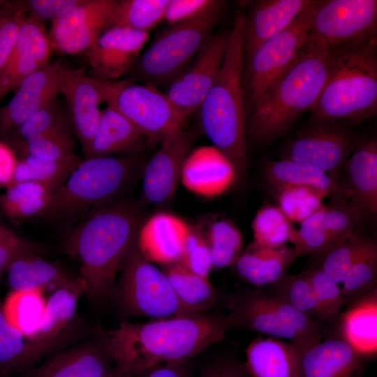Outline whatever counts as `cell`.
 Here are the masks:
<instances>
[{
	"label": "cell",
	"mask_w": 377,
	"mask_h": 377,
	"mask_svg": "<svg viewBox=\"0 0 377 377\" xmlns=\"http://www.w3.org/2000/svg\"><path fill=\"white\" fill-rule=\"evenodd\" d=\"M231 325L227 315L205 311L145 323L124 320L114 330L97 327L96 336L114 367L135 377L161 364L189 360L222 341Z\"/></svg>",
	"instance_id": "6da1fadb"
},
{
	"label": "cell",
	"mask_w": 377,
	"mask_h": 377,
	"mask_svg": "<svg viewBox=\"0 0 377 377\" xmlns=\"http://www.w3.org/2000/svg\"><path fill=\"white\" fill-rule=\"evenodd\" d=\"M135 205L121 201L106 205L71 228L64 235L65 252L81 262L79 276L91 304L111 298L121 266L140 226Z\"/></svg>",
	"instance_id": "7a4b0ae2"
},
{
	"label": "cell",
	"mask_w": 377,
	"mask_h": 377,
	"mask_svg": "<svg viewBox=\"0 0 377 377\" xmlns=\"http://www.w3.org/2000/svg\"><path fill=\"white\" fill-rule=\"evenodd\" d=\"M329 50L307 38L289 67L250 107L246 133L258 145H269L313 108L326 79Z\"/></svg>",
	"instance_id": "3957f363"
},
{
	"label": "cell",
	"mask_w": 377,
	"mask_h": 377,
	"mask_svg": "<svg viewBox=\"0 0 377 377\" xmlns=\"http://www.w3.org/2000/svg\"><path fill=\"white\" fill-rule=\"evenodd\" d=\"M327 75L311 124L362 121L377 112V37L329 48Z\"/></svg>",
	"instance_id": "277c9868"
},
{
	"label": "cell",
	"mask_w": 377,
	"mask_h": 377,
	"mask_svg": "<svg viewBox=\"0 0 377 377\" xmlns=\"http://www.w3.org/2000/svg\"><path fill=\"white\" fill-rule=\"evenodd\" d=\"M242 22L243 12L238 10L218 75L198 108L203 131L230 161L238 179L244 177L247 166Z\"/></svg>",
	"instance_id": "5b68a950"
},
{
	"label": "cell",
	"mask_w": 377,
	"mask_h": 377,
	"mask_svg": "<svg viewBox=\"0 0 377 377\" xmlns=\"http://www.w3.org/2000/svg\"><path fill=\"white\" fill-rule=\"evenodd\" d=\"M138 168V158L133 155L85 158L51 195L40 216L81 221L123 192Z\"/></svg>",
	"instance_id": "8992f818"
},
{
	"label": "cell",
	"mask_w": 377,
	"mask_h": 377,
	"mask_svg": "<svg viewBox=\"0 0 377 377\" xmlns=\"http://www.w3.org/2000/svg\"><path fill=\"white\" fill-rule=\"evenodd\" d=\"M225 2L185 22L170 25L140 53L126 73L127 80L157 86L168 84L180 74L213 36Z\"/></svg>",
	"instance_id": "52a82bcc"
},
{
	"label": "cell",
	"mask_w": 377,
	"mask_h": 377,
	"mask_svg": "<svg viewBox=\"0 0 377 377\" xmlns=\"http://www.w3.org/2000/svg\"><path fill=\"white\" fill-rule=\"evenodd\" d=\"M231 327L257 332L309 347L332 335L325 326L262 288L237 290L227 299Z\"/></svg>",
	"instance_id": "ba28073f"
},
{
	"label": "cell",
	"mask_w": 377,
	"mask_h": 377,
	"mask_svg": "<svg viewBox=\"0 0 377 377\" xmlns=\"http://www.w3.org/2000/svg\"><path fill=\"white\" fill-rule=\"evenodd\" d=\"M119 272L111 298L124 316L157 319L195 313L179 300L163 271L141 253L136 239Z\"/></svg>",
	"instance_id": "9c48e42d"
},
{
	"label": "cell",
	"mask_w": 377,
	"mask_h": 377,
	"mask_svg": "<svg viewBox=\"0 0 377 377\" xmlns=\"http://www.w3.org/2000/svg\"><path fill=\"white\" fill-rule=\"evenodd\" d=\"M96 81L107 105L140 130L148 142H161L184 128L187 118L157 87L127 80Z\"/></svg>",
	"instance_id": "30bf717a"
},
{
	"label": "cell",
	"mask_w": 377,
	"mask_h": 377,
	"mask_svg": "<svg viewBox=\"0 0 377 377\" xmlns=\"http://www.w3.org/2000/svg\"><path fill=\"white\" fill-rule=\"evenodd\" d=\"M314 2L285 30L261 44L244 62L245 107H250L289 67L308 38Z\"/></svg>",
	"instance_id": "8fae6325"
},
{
	"label": "cell",
	"mask_w": 377,
	"mask_h": 377,
	"mask_svg": "<svg viewBox=\"0 0 377 377\" xmlns=\"http://www.w3.org/2000/svg\"><path fill=\"white\" fill-rule=\"evenodd\" d=\"M376 36V0H316L309 24V39L331 48Z\"/></svg>",
	"instance_id": "7c38bea8"
},
{
	"label": "cell",
	"mask_w": 377,
	"mask_h": 377,
	"mask_svg": "<svg viewBox=\"0 0 377 377\" xmlns=\"http://www.w3.org/2000/svg\"><path fill=\"white\" fill-rule=\"evenodd\" d=\"M116 0H82L52 22L47 33L52 51L66 54L84 53L113 24Z\"/></svg>",
	"instance_id": "4fadbf2b"
},
{
	"label": "cell",
	"mask_w": 377,
	"mask_h": 377,
	"mask_svg": "<svg viewBox=\"0 0 377 377\" xmlns=\"http://www.w3.org/2000/svg\"><path fill=\"white\" fill-rule=\"evenodd\" d=\"M353 150V138L343 128L335 123L312 124L288 142L282 159L315 165L340 180Z\"/></svg>",
	"instance_id": "5bb4252c"
},
{
	"label": "cell",
	"mask_w": 377,
	"mask_h": 377,
	"mask_svg": "<svg viewBox=\"0 0 377 377\" xmlns=\"http://www.w3.org/2000/svg\"><path fill=\"white\" fill-rule=\"evenodd\" d=\"M228 33L220 31L200 49L188 66L166 87V95L186 118L198 110L221 68Z\"/></svg>",
	"instance_id": "9a60e30c"
},
{
	"label": "cell",
	"mask_w": 377,
	"mask_h": 377,
	"mask_svg": "<svg viewBox=\"0 0 377 377\" xmlns=\"http://www.w3.org/2000/svg\"><path fill=\"white\" fill-rule=\"evenodd\" d=\"M149 38V33L114 27L102 33L84 52L91 78L116 81L133 66Z\"/></svg>",
	"instance_id": "2e32d148"
},
{
	"label": "cell",
	"mask_w": 377,
	"mask_h": 377,
	"mask_svg": "<svg viewBox=\"0 0 377 377\" xmlns=\"http://www.w3.org/2000/svg\"><path fill=\"white\" fill-rule=\"evenodd\" d=\"M60 94L66 100L67 112L75 132L86 154L97 131L104 102L96 80L84 68L60 71Z\"/></svg>",
	"instance_id": "e0dca14e"
},
{
	"label": "cell",
	"mask_w": 377,
	"mask_h": 377,
	"mask_svg": "<svg viewBox=\"0 0 377 377\" xmlns=\"http://www.w3.org/2000/svg\"><path fill=\"white\" fill-rule=\"evenodd\" d=\"M192 140L191 133L182 128L161 142V147L144 170L142 191L148 202H164L175 194L184 161L191 151Z\"/></svg>",
	"instance_id": "ac0fdd59"
},
{
	"label": "cell",
	"mask_w": 377,
	"mask_h": 377,
	"mask_svg": "<svg viewBox=\"0 0 377 377\" xmlns=\"http://www.w3.org/2000/svg\"><path fill=\"white\" fill-rule=\"evenodd\" d=\"M61 60L49 62L25 77L0 109V135L15 129L60 94Z\"/></svg>",
	"instance_id": "d6986e66"
},
{
	"label": "cell",
	"mask_w": 377,
	"mask_h": 377,
	"mask_svg": "<svg viewBox=\"0 0 377 377\" xmlns=\"http://www.w3.org/2000/svg\"><path fill=\"white\" fill-rule=\"evenodd\" d=\"M51 48L43 21L27 15L15 43L0 68V100L28 75L49 63Z\"/></svg>",
	"instance_id": "ffe728a7"
},
{
	"label": "cell",
	"mask_w": 377,
	"mask_h": 377,
	"mask_svg": "<svg viewBox=\"0 0 377 377\" xmlns=\"http://www.w3.org/2000/svg\"><path fill=\"white\" fill-rule=\"evenodd\" d=\"M314 0H257L243 13V60L263 43L287 29Z\"/></svg>",
	"instance_id": "44dd1931"
},
{
	"label": "cell",
	"mask_w": 377,
	"mask_h": 377,
	"mask_svg": "<svg viewBox=\"0 0 377 377\" xmlns=\"http://www.w3.org/2000/svg\"><path fill=\"white\" fill-rule=\"evenodd\" d=\"M84 293L79 276L71 286L57 288L47 300L45 313L32 339L50 353L59 350L77 334V304Z\"/></svg>",
	"instance_id": "7402d4cb"
},
{
	"label": "cell",
	"mask_w": 377,
	"mask_h": 377,
	"mask_svg": "<svg viewBox=\"0 0 377 377\" xmlns=\"http://www.w3.org/2000/svg\"><path fill=\"white\" fill-rule=\"evenodd\" d=\"M237 179L230 161L214 145L191 150L184 161L180 175L185 188L205 197L224 193Z\"/></svg>",
	"instance_id": "603a6c76"
},
{
	"label": "cell",
	"mask_w": 377,
	"mask_h": 377,
	"mask_svg": "<svg viewBox=\"0 0 377 377\" xmlns=\"http://www.w3.org/2000/svg\"><path fill=\"white\" fill-rule=\"evenodd\" d=\"M114 365L98 337L58 350L43 364L25 373L24 377H99Z\"/></svg>",
	"instance_id": "cb8c5ba5"
},
{
	"label": "cell",
	"mask_w": 377,
	"mask_h": 377,
	"mask_svg": "<svg viewBox=\"0 0 377 377\" xmlns=\"http://www.w3.org/2000/svg\"><path fill=\"white\" fill-rule=\"evenodd\" d=\"M190 230V227L179 217L169 213H158L140 226L137 246L151 263L166 265L179 263Z\"/></svg>",
	"instance_id": "d4e9b609"
},
{
	"label": "cell",
	"mask_w": 377,
	"mask_h": 377,
	"mask_svg": "<svg viewBox=\"0 0 377 377\" xmlns=\"http://www.w3.org/2000/svg\"><path fill=\"white\" fill-rule=\"evenodd\" d=\"M364 359L339 334L303 350L299 377H360Z\"/></svg>",
	"instance_id": "484cf974"
},
{
	"label": "cell",
	"mask_w": 377,
	"mask_h": 377,
	"mask_svg": "<svg viewBox=\"0 0 377 377\" xmlns=\"http://www.w3.org/2000/svg\"><path fill=\"white\" fill-rule=\"evenodd\" d=\"M343 191L366 218L377 212V141L361 143L348 158L343 170Z\"/></svg>",
	"instance_id": "4316f807"
},
{
	"label": "cell",
	"mask_w": 377,
	"mask_h": 377,
	"mask_svg": "<svg viewBox=\"0 0 377 377\" xmlns=\"http://www.w3.org/2000/svg\"><path fill=\"white\" fill-rule=\"evenodd\" d=\"M304 348L277 338L258 337L246 348L244 364L252 377H299Z\"/></svg>",
	"instance_id": "83f0119b"
},
{
	"label": "cell",
	"mask_w": 377,
	"mask_h": 377,
	"mask_svg": "<svg viewBox=\"0 0 377 377\" xmlns=\"http://www.w3.org/2000/svg\"><path fill=\"white\" fill-rule=\"evenodd\" d=\"M298 258L293 247H266L250 244L234 263L237 274L256 288L271 286L288 274Z\"/></svg>",
	"instance_id": "f1b7e54d"
},
{
	"label": "cell",
	"mask_w": 377,
	"mask_h": 377,
	"mask_svg": "<svg viewBox=\"0 0 377 377\" xmlns=\"http://www.w3.org/2000/svg\"><path fill=\"white\" fill-rule=\"evenodd\" d=\"M352 301L337 320L339 334L363 359L374 357L377 353L376 286Z\"/></svg>",
	"instance_id": "f546056e"
},
{
	"label": "cell",
	"mask_w": 377,
	"mask_h": 377,
	"mask_svg": "<svg viewBox=\"0 0 377 377\" xmlns=\"http://www.w3.org/2000/svg\"><path fill=\"white\" fill-rule=\"evenodd\" d=\"M6 272L11 291L43 293L47 289L71 286L79 278L73 277L64 268L42 258L35 252L16 258Z\"/></svg>",
	"instance_id": "4dcf8cb0"
},
{
	"label": "cell",
	"mask_w": 377,
	"mask_h": 377,
	"mask_svg": "<svg viewBox=\"0 0 377 377\" xmlns=\"http://www.w3.org/2000/svg\"><path fill=\"white\" fill-rule=\"evenodd\" d=\"M145 135L110 106L102 110L97 131L85 158L132 153L142 145Z\"/></svg>",
	"instance_id": "1f68e13d"
},
{
	"label": "cell",
	"mask_w": 377,
	"mask_h": 377,
	"mask_svg": "<svg viewBox=\"0 0 377 377\" xmlns=\"http://www.w3.org/2000/svg\"><path fill=\"white\" fill-rule=\"evenodd\" d=\"M265 175L276 191L290 186H304L330 198L343 191L339 180L332 178L320 168L303 162L287 159L270 161L265 167Z\"/></svg>",
	"instance_id": "d6a6232c"
},
{
	"label": "cell",
	"mask_w": 377,
	"mask_h": 377,
	"mask_svg": "<svg viewBox=\"0 0 377 377\" xmlns=\"http://www.w3.org/2000/svg\"><path fill=\"white\" fill-rule=\"evenodd\" d=\"M50 353L7 321L0 300V375L26 373Z\"/></svg>",
	"instance_id": "836d02e7"
},
{
	"label": "cell",
	"mask_w": 377,
	"mask_h": 377,
	"mask_svg": "<svg viewBox=\"0 0 377 377\" xmlns=\"http://www.w3.org/2000/svg\"><path fill=\"white\" fill-rule=\"evenodd\" d=\"M262 289L325 326L330 327L332 323L336 324L319 300L305 271L288 274Z\"/></svg>",
	"instance_id": "e575fe53"
},
{
	"label": "cell",
	"mask_w": 377,
	"mask_h": 377,
	"mask_svg": "<svg viewBox=\"0 0 377 377\" xmlns=\"http://www.w3.org/2000/svg\"><path fill=\"white\" fill-rule=\"evenodd\" d=\"M177 298L194 313L205 312L218 300V293L208 278L198 275L181 263L169 265L163 270Z\"/></svg>",
	"instance_id": "d590c367"
},
{
	"label": "cell",
	"mask_w": 377,
	"mask_h": 377,
	"mask_svg": "<svg viewBox=\"0 0 377 377\" xmlns=\"http://www.w3.org/2000/svg\"><path fill=\"white\" fill-rule=\"evenodd\" d=\"M14 182L31 181L47 188L52 194L59 189L81 162L74 154L58 160L31 156L18 157Z\"/></svg>",
	"instance_id": "8d00e7d4"
},
{
	"label": "cell",
	"mask_w": 377,
	"mask_h": 377,
	"mask_svg": "<svg viewBox=\"0 0 377 377\" xmlns=\"http://www.w3.org/2000/svg\"><path fill=\"white\" fill-rule=\"evenodd\" d=\"M71 126L67 109L57 98L3 136L13 147L52 131L71 130Z\"/></svg>",
	"instance_id": "74e56055"
},
{
	"label": "cell",
	"mask_w": 377,
	"mask_h": 377,
	"mask_svg": "<svg viewBox=\"0 0 377 377\" xmlns=\"http://www.w3.org/2000/svg\"><path fill=\"white\" fill-rule=\"evenodd\" d=\"M46 303L43 293L10 291L2 302V309L10 325L32 338L39 327Z\"/></svg>",
	"instance_id": "f35d334b"
},
{
	"label": "cell",
	"mask_w": 377,
	"mask_h": 377,
	"mask_svg": "<svg viewBox=\"0 0 377 377\" xmlns=\"http://www.w3.org/2000/svg\"><path fill=\"white\" fill-rule=\"evenodd\" d=\"M377 244L366 237L343 281L342 293L348 300H353L376 286Z\"/></svg>",
	"instance_id": "ab89813d"
},
{
	"label": "cell",
	"mask_w": 377,
	"mask_h": 377,
	"mask_svg": "<svg viewBox=\"0 0 377 377\" xmlns=\"http://www.w3.org/2000/svg\"><path fill=\"white\" fill-rule=\"evenodd\" d=\"M330 199L324 214L332 247L351 236L365 218L343 191Z\"/></svg>",
	"instance_id": "60d3db41"
},
{
	"label": "cell",
	"mask_w": 377,
	"mask_h": 377,
	"mask_svg": "<svg viewBox=\"0 0 377 377\" xmlns=\"http://www.w3.org/2000/svg\"><path fill=\"white\" fill-rule=\"evenodd\" d=\"M168 0H121L114 13V27L149 33L163 20Z\"/></svg>",
	"instance_id": "b9f144b4"
},
{
	"label": "cell",
	"mask_w": 377,
	"mask_h": 377,
	"mask_svg": "<svg viewBox=\"0 0 377 377\" xmlns=\"http://www.w3.org/2000/svg\"><path fill=\"white\" fill-rule=\"evenodd\" d=\"M206 238L210 249L213 269L233 265L242 253V234L229 221L221 219L213 222Z\"/></svg>",
	"instance_id": "7bdbcfd3"
},
{
	"label": "cell",
	"mask_w": 377,
	"mask_h": 377,
	"mask_svg": "<svg viewBox=\"0 0 377 377\" xmlns=\"http://www.w3.org/2000/svg\"><path fill=\"white\" fill-rule=\"evenodd\" d=\"M252 230L253 242L270 248L286 246L295 230L291 221L279 207L271 205L258 211L252 222Z\"/></svg>",
	"instance_id": "ee69618b"
},
{
	"label": "cell",
	"mask_w": 377,
	"mask_h": 377,
	"mask_svg": "<svg viewBox=\"0 0 377 377\" xmlns=\"http://www.w3.org/2000/svg\"><path fill=\"white\" fill-rule=\"evenodd\" d=\"M290 242L298 257H319L332 247L330 237L325 223L324 205L317 212L300 223L293 231Z\"/></svg>",
	"instance_id": "f6af8a7d"
},
{
	"label": "cell",
	"mask_w": 377,
	"mask_h": 377,
	"mask_svg": "<svg viewBox=\"0 0 377 377\" xmlns=\"http://www.w3.org/2000/svg\"><path fill=\"white\" fill-rule=\"evenodd\" d=\"M365 238L360 226L351 236L319 256L316 265L338 284L342 283Z\"/></svg>",
	"instance_id": "bcb514c9"
},
{
	"label": "cell",
	"mask_w": 377,
	"mask_h": 377,
	"mask_svg": "<svg viewBox=\"0 0 377 377\" xmlns=\"http://www.w3.org/2000/svg\"><path fill=\"white\" fill-rule=\"evenodd\" d=\"M20 156L58 160L73 154L75 142L71 130L52 131L10 147Z\"/></svg>",
	"instance_id": "7dc6e473"
},
{
	"label": "cell",
	"mask_w": 377,
	"mask_h": 377,
	"mask_svg": "<svg viewBox=\"0 0 377 377\" xmlns=\"http://www.w3.org/2000/svg\"><path fill=\"white\" fill-rule=\"evenodd\" d=\"M278 207L290 221L301 223L323 206L325 198L304 186H290L276 191Z\"/></svg>",
	"instance_id": "c3c4849f"
},
{
	"label": "cell",
	"mask_w": 377,
	"mask_h": 377,
	"mask_svg": "<svg viewBox=\"0 0 377 377\" xmlns=\"http://www.w3.org/2000/svg\"><path fill=\"white\" fill-rule=\"evenodd\" d=\"M27 15L23 1H0V68L5 64Z\"/></svg>",
	"instance_id": "681fc988"
},
{
	"label": "cell",
	"mask_w": 377,
	"mask_h": 377,
	"mask_svg": "<svg viewBox=\"0 0 377 377\" xmlns=\"http://www.w3.org/2000/svg\"><path fill=\"white\" fill-rule=\"evenodd\" d=\"M305 272L319 300L337 324L347 302L341 288L316 265Z\"/></svg>",
	"instance_id": "f907efd6"
},
{
	"label": "cell",
	"mask_w": 377,
	"mask_h": 377,
	"mask_svg": "<svg viewBox=\"0 0 377 377\" xmlns=\"http://www.w3.org/2000/svg\"><path fill=\"white\" fill-rule=\"evenodd\" d=\"M179 263L193 273L208 278L213 269L211 252L207 238L199 231L191 228Z\"/></svg>",
	"instance_id": "816d5d0a"
},
{
	"label": "cell",
	"mask_w": 377,
	"mask_h": 377,
	"mask_svg": "<svg viewBox=\"0 0 377 377\" xmlns=\"http://www.w3.org/2000/svg\"><path fill=\"white\" fill-rule=\"evenodd\" d=\"M52 193L43 185L31 181L14 182L0 196L1 211L40 198H49Z\"/></svg>",
	"instance_id": "f5cc1de1"
},
{
	"label": "cell",
	"mask_w": 377,
	"mask_h": 377,
	"mask_svg": "<svg viewBox=\"0 0 377 377\" xmlns=\"http://www.w3.org/2000/svg\"><path fill=\"white\" fill-rule=\"evenodd\" d=\"M218 0H168L163 20L170 25L191 20L217 6Z\"/></svg>",
	"instance_id": "db71d44e"
},
{
	"label": "cell",
	"mask_w": 377,
	"mask_h": 377,
	"mask_svg": "<svg viewBox=\"0 0 377 377\" xmlns=\"http://www.w3.org/2000/svg\"><path fill=\"white\" fill-rule=\"evenodd\" d=\"M82 0H24L27 15L52 21L61 17Z\"/></svg>",
	"instance_id": "11a10c76"
},
{
	"label": "cell",
	"mask_w": 377,
	"mask_h": 377,
	"mask_svg": "<svg viewBox=\"0 0 377 377\" xmlns=\"http://www.w3.org/2000/svg\"><path fill=\"white\" fill-rule=\"evenodd\" d=\"M198 377H252L244 363L231 356L217 357L207 363Z\"/></svg>",
	"instance_id": "9f6ffc18"
},
{
	"label": "cell",
	"mask_w": 377,
	"mask_h": 377,
	"mask_svg": "<svg viewBox=\"0 0 377 377\" xmlns=\"http://www.w3.org/2000/svg\"><path fill=\"white\" fill-rule=\"evenodd\" d=\"M18 158L14 151L0 142V186L6 188L14 183L15 172Z\"/></svg>",
	"instance_id": "6f0895ef"
},
{
	"label": "cell",
	"mask_w": 377,
	"mask_h": 377,
	"mask_svg": "<svg viewBox=\"0 0 377 377\" xmlns=\"http://www.w3.org/2000/svg\"><path fill=\"white\" fill-rule=\"evenodd\" d=\"M30 252L37 253L38 250L22 239L17 242L0 244V276L6 271L14 259Z\"/></svg>",
	"instance_id": "680465c9"
},
{
	"label": "cell",
	"mask_w": 377,
	"mask_h": 377,
	"mask_svg": "<svg viewBox=\"0 0 377 377\" xmlns=\"http://www.w3.org/2000/svg\"><path fill=\"white\" fill-rule=\"evenodd\" d=\"M145 377H191L188 360L161 364L150 369Z\"/></svg>",
	"instance_id": "91938a15"
},
{
	"label": "cell",
	"mask_w": 377,
	"mask_h": 377,
	"mask_svg": "<svg viewBox=\"0 0 377 377\" xmlns=\"http://www.w3.org/2000/svg\"><path fill=\"white\" fill-rule=\"evenodd\" d=\"M21 238L13 231L0 224V244L17 242Z\"/></svg>",
	"instance_id": "94428289"
},
{
	"label": "cell",
	"mask_w": 377,
	"mask_h": 377,
	"mask_svg": "<svg viewBox=\"0 0 377 377\" xmlns=\"http://www.w3.org/2000/svg\"><path fill=\"white\" fill-rule=\"evenodd\" d=\"M140 375V374H139ZM135 376V377H137ZM99 377H133L130 375L126 374L114 367V369L109 373L101 376Z\"/></svg>",
	"instance_id": "6125c7cd"
},
{
	"label": "cell",
	"mask_w": 377,
	"mask_h": 377,
	"mask_svg": "<svg viewBox=\"0 0 377 377\" xmlns=\"http://www.w3.org/2000/svg\"><path fill=\"white\" fill-rule=\"evenodd\" d=\"M149 371H145V372H144V373H142V374H140L138 375L137 377H145V376L146 375V374H147Z\"/></svg>",
	"instance_id": "be15d7a7"
}]
</instances>
